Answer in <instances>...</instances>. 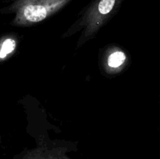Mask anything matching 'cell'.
I'll list each match as a JSON object with an SVG mask.
<instances>
[{
    "instance_id": "cell-2",
    "label": "cell",
    "mask_w": 160,
    "mask_h": 159,
    "mask_svg": "<svg viewBox=\"0 0 160 159\" xmlns=\"http://www.w3.org/2000/svg\"><path fill=\"white\" fill-rule=\"evenodd\" d=\"M16 48V41L12 38H6L2 42L1 50H0V58L4 59L6 56L14 51Z\"/></svg>"
},
{
    "instance_id": "cell-1",
    "label": "cell",
    "mask_w": 160,
    "mask_h": 159,
    "mask_svg": "<svg viewBox=\"0 0 160 159\" xmlns=\"http://www.w3.org/2000/svg\"><path fill=\"white\" fill-rule=\"evenodd\" d=\"M126 60V55L123 51H117L112 53L108 58V65L111 68L117 69L121 66Z\"/></svg>"
}]
</instances>
